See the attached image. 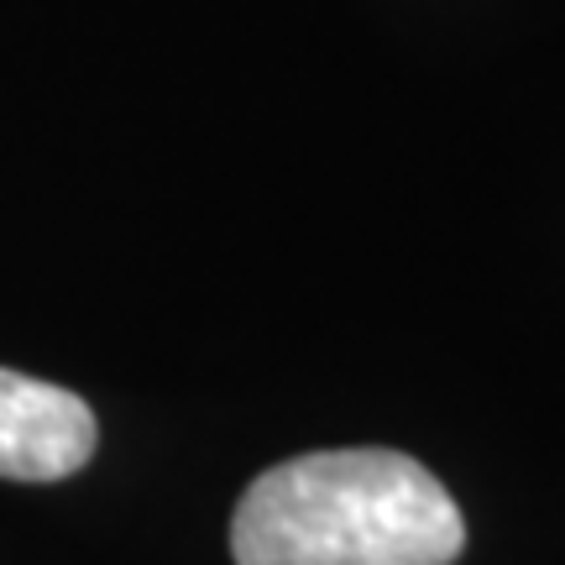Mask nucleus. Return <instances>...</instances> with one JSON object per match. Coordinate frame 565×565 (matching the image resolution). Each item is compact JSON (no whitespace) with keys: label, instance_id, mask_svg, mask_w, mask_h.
I'll return each mask as SVG.
<instances>
[{"label":"nucleus","instance_id":"nucleus-1","mask_svg":"<svg viewBox=\"0 0 565 565\" xmlns=\"http://www.w3.org/2000/svg\"><path fill=\"white\" fill-rule=\"evenodd\" d=\"M466 519L404 450L351 445L267 466L231 513L236 565H456Z\"/></svg>","mask_w":565,"mask_h":565},{"label":"nucleus","instance_id":"nucleus-2","mask_svg":"<svg viewBox=\"0 0 565 565\" xmlns=\"http://www.w3.org/2000/svg\"><path fill=\"white\" fill-rule=\"evenodd\" d=\"M100 445L95 408L79 393L0 366V477L63 482L89 466Z\"/></svg>","mask_w":565,"mask_h":565}]
</instances>
